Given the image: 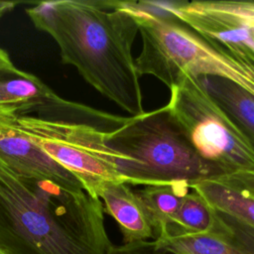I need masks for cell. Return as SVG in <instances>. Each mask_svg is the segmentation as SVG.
<instances>
[{
	"label": "cell",
	"instance_id": "17",
	"mask_svg": "<svg viewBox=\"0 0 254 254\" xmlns=\"http://www.w3.org/2000/svg\"><path fill=\"white\" fill-rule=\"evenodd\" d=\"M217 231V230H216ZM225 239V238H224ZM226 240V239H225ZM226 242H227V240H226ZM223 254H241L239 251H237L234 247H232L228 242H227V248H226V250L224 251V253Z\"/></svg>",
	"mask_w": 254,
	"mask_h": 254
},
{
	"label": "cell",
	"instance_id": "13",
	"mask_svg": "<svg viewBox=\"0 0 254 254\" xmlns=\"http://www.w3.org/2000/svg\"><path fill=\"white\" fill-rule=\"evenodd\" d=\"M213 229L241 254H254V227L216 211Z\"/></svg>",
	"mask_w": 254,
	"mask_h": 254
},
{
	"label": "cell",
	"instance_id": "6",
	"mask_svg": "<svg viewBox=\"0 0 254 254\" xmlns=\"http://www.w3.org/2000/svg\"><path fill=\"white\" fill-rule=\"evenodd\" d=\"M167 107L195 152L226 173L254 169V146L206 92L185 74L170 87Z\"/></svg>",
	"mask_w": 254,
	"mask_h": 254
},
{
	"label": "cell",
	"instance_id": "3",
	"mask_svg": "<svg viewBox=\"0 0 254 254\" xmlns=\"http://www.w3.org/2000/svg\"><path fill=\"white\" fill-rule=\"evenodd\" d=\"M125 119L65 100L52 89L17 116L20 128L32 142L71 173L94 197L107 183L121 182L105 134Z\"/></svg>",
	"mask_w": 254,
	"mask_h": 254
},
{
	"label": "cell",
	"instance_id": "12",
	"mask_svg": "<svg viewBox=\"0 0 254 254\" xmlns=\"http://www.w3.org/2000/svg\"><path fill=\"white\" fill-rule=\"evenodd\" d=\"M188 4L224 23L254 28V1H192Z\"/></svg>",
	"mask_w": 254,
	"mask_h": 254
},
{
	"label": "cell",
	"instance_id": "11",
	"mask_svg": "<svg viewBox=\"0 0 254 254\" xmlns=\"http://www.w3.org/2000/svg\"><path fill=\"white\" fill-rule=\"evenodd\" d=\"M215 221L216 211L198 192L190 189L184 197L168 231L190 234L207 233L213 229Z\"/></svg>",
	"mask_w": 254,
	"mask_h": 254
},
{
	"label": "cell",
	"instance_id": "2",
	"mask_svg": "<svg viewBox=\"0 0 254 254\" xmlns=\"http://www.w3.org/2000/svg\"><path fill=\"white\" fill-rule=\"evenodd\" d=\"M98 197L20 175L0 160L2 254H108Z\"/></svg>",
	"mask_w": 254,
	"mask_h": 254
},
{
	"label": "cell",
	"instance_id": "5",
	"mask_svg": "<svg viewBox=\"0 0 254 254\" xmlns=\"http://www.w3.org/2000/svg\"><path fill=\"white\" fill-rule=\"evenodd\" d=\"M119 180L129 186L187 183L227 174L192 148L166 106L126 117L106 131Z\"/></svg>",
	"mask_w": 254,
	"mask_h": 254
},
{
	"label": "cell",
	"instance_id": "9",
	"mask_svg": "<svg viewBox=\"0 0 254 254\" xmlns=\"http://www.w3.org/2000/svg\"><path fill=\"white\" fill-rule=\"evenodd\" d=\"M206 92L254 146V96L237 84L215 76H197Z\"/></svg>",
	"mask_w": 254,
	"mask_h": 254
},
{
	"label": "cell",
	"instance_id": "8",
	"mask_svg": "<svg viewBox=\"0 0 254 254\" xmlns=\"http://www.w3.org/2000/svg\"><path fill=\"white\" fill-rule=\"evenodd\" d=\"M104 212L118 224L124 244L151 241L156 235L146 210L135 190L123 182H111L98 193Z\"/></svg>",
	"mask_w": 254,
	"mask_h": 254
},
{
	"label": "cell",
	"instance_id": "1",
	"mask_svg": "<svg viewBox=\"0 0 254 254\" xmlns=\"http://www.w3.org/2000/svg\"><path fill=\"white\" fill-rule=\"evenodd\" d=\"M25 12L54 39L64 64L131 116L145 112L132 56L139 23L124 1H42Z\"/></svg>",
	"mask_w": 254,
	"mask_h": 254
},
{
	"label": "cell",
	"instance_id": "19",
	"mask_svg": "<svg viewBox=\"0 0 254 254\" xmlns=\"http://www.w3.org/2000/svg\"><path fill=\"white\" fill-rule=\"evenodd\" d=\"M0 254H2V253H1V252H0Z\"/></svg>",
	"mask_w": 254,
	"mask_h": 254
},
{
	"label": "cell",
	"instance_id": "14",
	"mask_svg": "<svg viewBox=\"0 0 254 254\" xmlns=\"http://www.w3.org/2000/svg\"><path fill=\"white\" fill-rule=\"evenodd\" d=\"M108 254H177L162 250L151 241H142L122 245H112Z\"/></svg>",
	"mask_w": 254,
	"mask_h": 254
},
{
	"label": "cell",
	"instance_id": "15",
	"mask_svg": "<svg viewBox=\"0 0 254 254\" xmlns=\"http://www.w3.org/2000/svg\"><path fill=\"white\" fill-rule=\"evenodd\" d=\"M18 69L11 61L8 53L0 48V71H16Z\"/></svg>",
	"mask_w": 254,
	"mask_h": 254
},
{
	"label": "cell",
	"instance_id": "18",
	"mask_svg": "<svg viewBox=\"0 0 254 254\" xmlns=\"http://www.w3.org/2000/svg\"><path fill=\"white\" fill-rule=\"evenodd\" d=\"M2 72H4V71H0V77H1ZM0 103H5V102H4V99H3V96H2V94H1V91H0Z\"/></svg>",
	"mask_w": 254,
	"mask_h": 254
},
{
	"label": "cell",
	"instance_id": "16",
	"mask_svg": "<svg viewBox=\"0 0 254 254\" xmlns=\"http://www.w3.org/2000/svg\"><path fill=\"white\" fill-rule=\"evenodd\" d=\"M16 5L17 3L12 1H0V18L7 12L13 10Z\"/></svg>",
	"mask_w": 254,
	"mask_h": 254
},
{
	"label": "cell",
	"instance_id": "7",
	"mask_svg": "<svg viewBox=\"0 0 254 254\" xmlns=\"http://www.w3.org/2000/svg\"><path fill=\"white\" fill-rule=\"evenodd\" d=\"M190 189L217 212L254 227V169L216 176Z\"/></svg>",
	"mask_w": 254,
	"mask_h": 254
},
{
	"label": "cell",
	"instance_id": "10",
	"mask_svg": "<svg viewBox=\"0 0 254 254\" xmlns=\"http://www.w3.org/2000/svg\"><path fill=\"white\" fill-rule=\"evenodd\" d=\"M190 190L187 183L144 186L135 190L157 237L164 235L172 226L186 194Z\"/></svg>",
	"mask_w": 254,
	"mask_h": 254
},
{
	"label": "cell",
	"instance_id": "4",
	"mask_svg": "<svg viewBox=\"0 0 254 254\" xmlns=\"http://www.w3.org/2000/svg\"><path fill=\"white\" fill-rule=\"evenodd\" d=\"M139 23L140 76L153 75L169 88L185 74L229 80L254 96V64L206 40L172 12V2L124 1Z\"/></svg>",
	"mask_w": 254,
	"mask_h": 254
}]
</instances>
